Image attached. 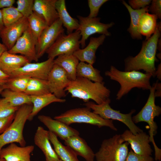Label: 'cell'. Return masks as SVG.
I'll use <instances>...</instances> for the list:
<instances>
[{
  "label": "cell",
  "instance_id": "cell-1",
  "mask_svg": "<svg viewBox=\"0 0 161 161\" xmlns=\"http://www.w3.org/2000/svg\"><path fill=\"white\" fill-rule=\"evenodd\" d=\"M161 24H157L153 35L143 42L141 49L134 57L129 56L125 60V71L143 70L145 73L155 76L156 69L155 63L157 44L160 36Z\"/></svg>",
  "mask_w": 161,
  "mask_h": 161
},
{
  "label": "cell",
  "instance_id": "cell-2",
  "mask_svg": "<svg viewBox=\"0 0 161 161\" xmlns=\"http://www.w3.org/2000/svg\"><path fill=\"white\" fill-rule=\"evenodd\" d=\"M104 82H95L87 79L77 77L71 81L65 91L73 98H77L86 103L92 100L100 104L109 99L111 91L104 85Z\"/></svg>",
  "mask_w": 161,
  "mask_h": 161
},
{
  "label": "cell",
  "instance_id": "cell-3",
  "mask_svg": "<svg viewBox=\"0 0 161 161\" xmlns=\"http://www.w3.org/2000/svg\"><path fill=\"white\" fill-rule=\"evenodd\" d=\"M106 76L118 82L120 87L116 95V99L120 100L133 88L150 90L151 88L150 80L152 77L150 74L143 73L139 71H120L113 66L105 73Z\"/></svg>",
  "mask_w": 161,
  "mask_h": 161
},
{
  "label": "cell",
  "instance_id": "cell-4",
  "mask_svg": "<svg viewBox=\"0 0 161 161\" xmlns=\"http://www.w3.org/2000/svg\"><path fill=\"white\" fill-rule=\"evenodd\" d=\"M156 85L155 83L151 86L146 103L138 114L132 117V119L134 123L142 122L148 123L150 127L149 132L150 142L153 144L155 150V160L157 161H160L161 150L156 145L154 138V136L157 133V126L154 121V118L159 116L161 113V108L155 103L154 92Z\"/></svg>",
  "mask_w": 161,
  "mask_h": 161
},
{
  "label": "cell",
  "instance_id": "cell-5",
  "mask_svg": "<svg viewBox=\"0 0 161 161\" xmlns=\"http://www.w3.org/2000/svg\"><path fill=\"white\" fill-rule=\"evenodd\" d=\"M32 104H25L20 106L15 113L12 123L0 134V152L6 145L17 143L21 146H25L26 142L23 135L25 123L31 112Z\"/></svg>",
  "mask_w": 161,
  "mask_h": 161
},
{
  "label": "cell",
  "instance_id": "cell-6",
  "mask_svg": "<svg viewBox=\"0 0 161 161\" xmlns=\"http://www.w3.org/2000/svg\"><path fill=\"white\" fill-rule=\"evenodd\" d=\"M91 110L86 106L72 109L55 116L54 119L69 126L73 123H83L97 126L99 128L106 126L114 131H117L112 120L104 119Z\"/></svg>",
  "mask_w": 161,
  "mask_h": 161
},
{
  "label": "cell",
  "instance_id": "cell-7",
  "mask_svg": "<svg viewBox=\"0 0 161 161\" xmlns=\"http://www.w3.org/2000/svg\"><path fill=\"white\" fill-rule=\"evenodd\" d=\"M129 144L124 141L120 134H116L102 141L95 158L97 161H125Z\"/></svg>",
  "mask_w": 161,
  "mask_h": 161
},
{
  "label": "cell",
  "instance_id": "cell-8",
  "mask_svg": "<svg viewBox=\"0 0 161 161\" xmlns=\"http://www.w3.org/2000/svg\"><path fill=\"white\" fill-rule=\"evenodd\" d=\"M110 102L109 98L100 104L89 101L85 103L83 105L92 110L94 113L99 115L104 119L116 120L122 122L134 134L143 131L137 126L133 121L132 116L135 112V110H132L128 114H123L119 111L112 108L109 105Z\"/></svg>",
  "mask_w": 161,
  "mask_h": 161
},
{
  "label": "cell",
  "instance_id": "cell-9",
  "mask_svg": "<svg viewBox=\"0 0 161 161\" xmlns=\"http://www.w3.org/2000/svg\"><path fill=\"white\" fill-rule=\"evenodd\" d=\"M81 36L79 31L65 35H61L46 53L48 58L55 59L59 55L73 54L80 49Z\"/></svg>",
  "mask_w": 161,
  "mask_h": 161
},
{
  "label": "cell",
  "instance_id": "cell-10",
  "mask_svg": "<svg viewBox=\"0 0 161 161\" xmlns=\"http://www.w3.org/2000/svg\"><path fill=\"white\" fill-rule=\"evenodd\" d=\"M77 17L79 23L78 30L80 31L81 36L80 42L82 48L85 47L86 40L92 35L98 33L106 36H110L111 33L108 30L114 24L112 22L108 24L102 23L98 17L90 18L80 16H78Z\"/></svg>",
  "mask_w": 161,
  "mask_h": 161
},
{
  "label": "cell",
  "instance_id": "cell-11",
  "mask_svg": "<svg viewBox=\"0 0 161 161\" xmlns=\"http://www.w3.org/2000/svg\"><path fill=\"white\" fill-rule=\"evenodd\" d=\"M64 31L62 24L59 18L43 30L38 39L36 46L38 59L46 52L58 37L64 33Z\"/></svg>",
  "mask_w": 161,
  "mask_h": 161
},
{
  "label": "cell",
  "instance_id": "cell-12",
  "mask_svg": "<svg viewBox=\"0 0 161 161\" xmlns=\"http://www.w3.org/2000/svg\"><path fill=\"white\" fill-rule=\"evenodd\" d=\"M54 60L48 58L46 61L41 62L28 63L13 72L10 76H26L47 80L54 64Z\"/></svg>",
  "mask_w": 161,
  "mask_h": 161
},
{
  "label": "cell",
  "instance_id": "cell-13",
  "mask_svg": "<svg viewBox=\"0 0 161 161\" xmlns=\"http://www.w3.org/2000/svg\"><path fill=\"white\" fill-rule=\"evenodd\" d=\"M37 41L28 27L13 47L8 52L12 54L19 53L26 57L30 62L38 61L36 46Z\"/></svg>",
  "mask_w": 161,
  "mask_h": 161
},
{
  "label": "cell",
  "instance_id": "cell-14",
  "mask_svg": "<svg viewBox=\"0 0 161 161\" xmlns=\"http://www.w3.org/2000/svg\"><path fill=\"white\" fill-rule=\"evenodd\" d=\"M47 80L51 93L59 98L66 96L65 89L71 80L63 69L54 64Z\"/></svg>",
  "mask_w": 161,
  "mask_h": 161
},
{
  "label": "cell",
  "instance_id": "cell-15",
  "mask_svg": "<svg viewBox=\"0 0 161 161\" xmlns=\"http://www.w3.org/2000/svg\"><path fill=\"white\" fill-rule=\"evenodd\" d=\"M121 136L125 142L130 145L135 153L143 156L151 155L153 151L149 144L150 137L143 131L134 134L129 130H126Z\"/></svg>",
  "mask_w": 161,
  "mask_h": 161
},
{
  "label": "cell",
  "instance_id": "cell-16",
  "mask_svg": "<svg viewBox=\"0 0 161 161\" xmlns=\"http://www.w3.org/2000/svg\"><path fill=\"white\" fill-rule=\"evenodd\" d=\"M28 27L27 18L23 17L13 24L4 27L0 36L8 50L13 47Z\"/></svg>",
  "mask_w": 161,
  "mask_h": 161
},
{
  "label": "cell",
  "instance_id": "cell-17",
  "mask_svg": "<svg viewBox=\"0 0 161 161\" xmlns=\"http://www.w3.org/2000/svg\"><path fill=\"white\" fill-rule=\"evenodd\" d=\"M38 120L49 129L61 139L65 140L69 137L79 135V131L69 125L59 120L53 119L50 116L39 115Z\"/></svg>",
  "mask_w": 161,
  "mask_h": 161
},
{
  "label": "cell",
  "instance_id": "cell-18",
  "mask_svg": "<svg viewBox=\"0 0 161 161\" xmlns=\"http://www.w3.org/2000/svg\"><path fill=\"white\" fill-rule=\"evenodd\" d=\"M34 148L33 145L20 147L12 143L1 149L0 158L7 161H31L30 154Z\"/></svg>",
  "mask_w": 161,
  "mask_h": 161
},
{
  "label": "cell",
  "instance_id": "cell-19",
  "mask_svg": "<svg viewBox=\"0 0 161 161\" xmlns=\"http://www.w3.org/2000/svg\"><path fill=\"white\" fill-rule=\"evenodd\" d=\"M35 144L44 153L46 161H60V159L52 148L49 139V131L41 126L38 127L34 137Z\"/></svg>",
  "mask_w": 161,
  "mask_h": 161
},
{
  "label": "cell",
  "instance_id": "cell-20",
  "mask_svg": "<svg viewBox=\"0 0 161 161\" xmlns=\"http://www.w3.org/2000/svg\"><path fill=\"white\" fill-rule=\"evenodd\" d=\"M106 36L101 35L97 37L90 38L87 46L83 48H80L73 54L80 62H87L93 65L96 61V51L98 47L103 43Z\"/></svg>",
  "mask_w": 161,
  "mask_h": 161
},
{
  "label": "cell",
  "instance_id": "cell-21",
  "mask_svg": "<svg viewBox=\"0 0 161 161\" xmlns=\"http://www.w3.org/2000/svg\"><path fill=\"white\" fill-rule=\"evenodd\" d=\"M56 0H34L33 12L42 17L48 26L59 18L55 7Z\"/></svg>",
  "mask_w": 161,
  "mask_h": 161
},
{
  "label": "cell",
  "instance_id": "cell-22",
  "mask_svg": "<svg viewBox=\"0 0 161 161\" xmlns=\"http://www.w3.org/2000/svg\"><path fill=\"white\" fill-rule=\"evenodd\" d=\"M29 62H30L24 56L10 53L6 51L0 57V69L10 76L14 71Z\"/></svg>",
  "mask_w": 161,
  "mask_h": 161
},
{
  "label": "cell",
  "instance_id": "cell-23",
  "mask_svg": "<svg viewBox=\"0 0 161 161\" xmlns=\"http://www.w3.org/2000/svg\"><path fill=\"white\" fill-rule=\"evenodd\" d=\"M64 144L73 150L78 155L86 161H94L95 153L85 140L79 135L71 137L64 140Z\"/></svg>",
  "mask_w": 161,
  "mask_h": 161
},
{
  "label": "cell",
  "instance_id": "cell-24",
  "mask_svg": "<svg viewBox=\"0 0 161 161\" xmlns=\"http://www.w3.org/2000/svg\"><path fill=\"white\" fill-rule=\"evenodd\" d=\"M30 97L32 108L27 119L29 121L32 120L43 108L51 103H63L66 101L65 99L58 98L51 93L40 96H31Z\"/></svg>",
  "mask_w": 161,
  "mask_h": 161
},
{
  "label": "cell",
  "instance_id": "cell-25",
  "mask_svg": "<svg viewBox=\"0 0 161 161\" xmlns=\"http://www.w3.org/2000/svg\"><path fill=\"white\" fill-rule=\"evenodd\" d=\"M55 7L58 14L59 18L63 26L66 29L68 34L78 30L79 27L78 20L72 17L67 11L65 0H56Z\"/></svg>",
  "mask_w": 161,
  "mask_h": 161
},
{
  "label": "cell",
  "instance_id": "cell-26",
  "mask_svg": "<svg viewBox=\"0 0 161 161\" xmlns=\"http://www.w3.org/2000/svg\"><path fill=\"white\" fill-rule=\"evenodd\" d=\"M54 63L65 70L71 81L76 78V68L79 61L73 54L59 55L54 59Z\"/></svg>",
  "mask_w": 161,
  "mask_h": 161
},
{
  "label": "cell",
  "instance_id": "cell-27",
  "mask_svg": "<svg viewBox=\"0 0 161 161\" xmlns=\"http://www.w3.org/2000/svg\"><path fill=\"white\" fill-rule=\"evenodd\" d=\"M49 131V139L53 145L54 150L60 160L63 161H79L75 152L69 147L63 145L58 137Z\"/></svg>",
  "mask_w": 161,
  "mask_h": 161
},
{
  "label": "cell",
  "instance_id": "cell-28",
  "mask_svg": "<svg viewBox=\"0 0 161 161\" xmlns=\"http://www.w3.org/2000/svg\"><path fill=\"white\" fill-rule=\"evenodd\" d=\"M122 4L128 10L130 15L131 22L127 30L130 34L131 38L134 39H142V36L138 31V25L139 20L142 15L144 13L148 12L149 6L140 10H134L125 1H122Z\"/></svg>",
  "mask_w": 161,
  "mask_h": 161
},
{
  "label": "cell",
  "instance_id": "cell-29",
  "mask_svg": "<svg viewBox=\"0 0 161 161\" xmlns=\"http://www.w3.org/2000/svg\"><path fill=\"white\" fill-rule=\"evenodd\" d=\"M157 17L148 12L143 14L139 20L138 31L141 35L146 37L145 40L150 38L155 32L157 26Z\"/></svg>",
  "mask_w": 161,
  "mask_h": 161
},
{
  "label": "cell",
  "instance_id": "cell-30",
  "mask_svg": "<svg viewBox=\"0 0 161 161\" xmlns=\"http://www.w3.org/2000/svg\"><path fill=\"white\" fill-rule=\"evenodd\" d=\"M100 72V70L94 68L93 65L80 62L76 68V75L77 77L85 78L94 82L102 83L103 78Z\"/></svg>",
  "mask_w": 161,
  "mask_h": 161
},
{
  "label": "cell",
  "instance_id": "cell-31",
  "mask_svg": "<svg viewBox=\"0 0 161 161\" xmlns=\"http://www.w3.org/2000/svg\"><path fill=\"white\" fill-rule=\"evenodd\" d=\"M0 94L13 106L19 107L25 104H32L30 96L24 92L5 89L2 91Z\"/></svg>",
  "mask_w": 161,
  "mask_h": 161
},
{
  "label": "cell",
  "instance_id": "cell-32",
  "mask_svg": "<svg viewBox=\"0 0 161 161\" xmlns=\"http://www.w3.org/2000/svg\"><path fill=\"white\" fill-rule=\"evenodd\" d=\"M24 92L30 96L51 93L47 80L33 78H30Z\"/></svg>",
  "mask_w": 161,
  "mask_h": 161
},
{
  "label": "cell",
  "instance_id": "cell-33",
  "mask_svg": "<svg viewBox=\"0 0 161 161\" xmlns=\"http://www.w3.org/2000/svg\"><path fill=\"white\" fill-rule=\"evenodd\" d=\"M27 20L28 27L37 41L42 32L48 26L42 17L34 12Z\"/></svg>",
  "mask_w": 161,
  "mask_h": 161
},
{
  "label": "cell",
  "instance_id": "cell-34",
  "mask_svg": "<svg viewBox=\"0 0 161 161\" xmlns=\"http://www.w3.org/2000/svg\"><path fill=\"white\" fill-rule=\"evenodd\" d=\"M30 78L26 76L10 77L6 82L0 86V93L5 89L24 92Z\"/></svg>",
  "mask_w": 161,
  "mask_h": 161
},
{
  "label": "cell",
  "instance_id": "cell-35",
  "mask_svg": "<svg viewBox=\"0 0 161 161\" xmlns=\"http://www.w3.org/2000/svg\"><path fill=\"white\" fill-rule=\"evenodd\" d=\"M1 11L5 27L13 24L23 17L16 7L13 6L3 8Z\"/></svg>",
  "mask_w": 161,
  "mask_h": 161
},
{
  "label": "cell",
  "instance_id": "cell-36",
  "mask_svg": "<svg viewBox=\"0 0 161 161\" xmlns=\"http://www.w3.org/2000/svg\"><path fill=\"white\" fill-rule=\"evenodd\" d=\"M33 0H18L17 9L23 17L27 18L33 13Z\"/></svg>",
  "mask_w": 161,
  "mask_h": 161
},
{
  "label": "cell",
  "instance_id": "cell-37",
  "mask_svg": "<svg viewBox=\"0 0 161 161\" xmlns=\"http://www.w3.org/2000/svg\"><path fill=\"white\" fill-rule=\"evenodd\" d=\"M19 107L13 106L5 98H0V118L7 117L15 113Z\"/></svg>",
  "mask_w": 161,
  "mask_h": 161
},
{
  "label": "cell",
  "instance_id": "cell-38",
  "mask_svg": "<svg viewBox=\"0 0 161 161\" xmlns=\"http://www.w3.org/2000/svg\"><path fill=\"white\" fill-rule=\"evenodd\" d=\"M108 1L107 0H88L90 12L88 17L90 18L96 17L101 6Z\"/></svg>",
  "mask_w": 161,
  "mask_h": 161
},
{
  "label": "cell",
  "instance_id": "cell-39",
  "mask_svg": "<svg viewBox=\"0 0 161 161\" xmlns=\"http://www.w3.org/2000/svg\"><path fill=\"white\" fill-rule=\"evenodd\" d=\"M151 156H143L135 153L132 150L129 152L125 161H154Z\"/></svg>",
  "mask_w": 161,
  "mask_h": 161
},
{
  "label": "cell",
  "instance_id": "cell-40",
  "mask_svg": "<svg viewBox=\"0 0 161 161\" xmlns=\"http://www.w3.org/2000/svg\"><path fill=\"white\" fill-rule=\"evenodd\" d=\"M151 14L155 15L157 18H161V1L153 0L151 1V5L149 7L148 11Z\"/></svg>",
  "mask_w": 161,
  "mask_h": 161
},
{
  "label": "cell",
  "instance_id": "cell-41",
  "mask_svg": "<svg viewBox=\"0 0 161 161\" xmlns=\"http://www.w3.org/2000/svg\"><path fill=\"white\" fill-rule=\"evenodd\" d=\"M150 0H129V5L134 10H140L148 6L151 3Z\"/></svg>",
  "mask_w": 161,
  "mask_h": 161
},
{
  "label": "cell",
  "instance_id": "cell-42",
  "mask_svg": "<svg viewBox=\"0 0 161 161\" xmlns=\"http://www.w3.org/2000/svg\"><path fill=\"white\" fill-rule=\"evenodd\" d=\"M15 113L4 118H0V134L4 132L12 122Z\"/></svg>",
  "mask_w": 161,
  "mask_h": 161
},
{
  "label": "cell",
  "instance_id": "cell-43",
  "mask_svg": "<svg viewBox=\"0 0 161 161\" xmlns=\"http://www.w3.org/2000/svg\"><path fill=\"white\" fill-rule=\"evenodd\" d=\"M15 2V0H0V9L13 6Z\"/></svg>",
  "mask_w": 161,
  "mask_h": 161
},
{
  "label": "cell",
  "instance_id": "cell-44",
  "mask_svg": "<svg viewBox=\"0 0 161 161\" xmlns=\"http://www.w3.org/2000/svg\"><path fill=\"white\" fill-rule=\"evenodd\" d=\"M10 77L9 75L5 73L0 69V86L6 83Z\"/></svg>",
  "mask_w": 161,
  "mask_h": 161
},
{
  "label": "cell",
  "instance_id": "cell-45",
  "mask_svg": "<svg viewBox=\"0 0 161 161\" xmlns=\"http://www.w3.org/2000/svg\"><path fill=\"white\" fill-rule=\"evenodd\" d=\"M156 85L155 90H157L154 92V95L155 97H161V83L158 82V80L156 82Z\"/></svg>",
  "mask_w": 161,
  "mask_h": 161
},
{
  "label": "cell",
  "instance_id": "cell-46",
  "mask_svg": "<svg viewBox=\"0 0 161 161\" xmlns=\"http://www.w3.org/2000/svg\"><path fill=\"white\" fill-rule=\"evenodd\" d=\"M161 63L158 66L157 69L156 71L155 75V76H157V78L159 80H161Z\"/></svg>",
  "mask_w": 161,
  "mask_h": 161
},
{
  "label": "cell",
  "instance_id": "cell-47",
  "mask_svg": "<svg viewBox=\"0 0 161 161\" xmlns=\"http://www.w3.org/2000/svg\"><path fill=\"white\" fill-rule=\"evenodd\" d=\"M5 27L3 21L1 10L0 9V35Z\"/></svg>",
  "mask_w": 161,
  "mask_h": 161
},
{
  "label": "cell",
  "instance_id": "cell-48",
  "mask_svg": "<svg viewBox=\"0 0 161 161\" xmlns=\"http://www.w3.org/2000/svg\"><path fill=\"white\" fill-rule=\"evenodd\" d=\"M7 51L8 49L5 45L0 42V57L4 52Z\"/></svg>",
  "mask_w": 161,
  "mask_h": 161
},
{
  "label": "cell",
  "instance_id": "cell-49",
  "mask_svg": "<svg viewBox=\"0 0 161 161\" xmlns=\"http://www.w3.org/2000/svg\"><path fill=\"white\" fill-rule=\"evenodd\" d=\"M0 161H7L4 159L0 158Z\"/></svg>",
  "mask_w": 161,
  "mask_h": 161
},
{
  "label": "cell",
  "instance_id": "cell-50",
  "mask_svg": "<svg viewBox=\"0 0 161 161\" xmlns=\"http://www.w3.org/2000/svg\"><path fill=\"white\" fill-rule=\"evenodd\" d=\"M60 161H63L62 160H60Z\"/></svg>",
  "mask_w": 161,
  "mask_h": 161
}]
</instances>
